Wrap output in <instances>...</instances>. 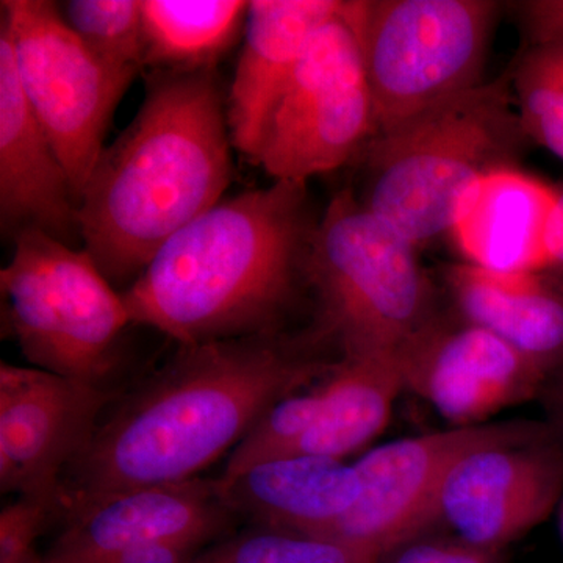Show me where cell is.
Returning <instances> with one entry per match:
<instances>
[{
  "instance_id": "1",
  "label": "cell",
  "mask_w": 563,
  "mask_h": 563,
  "mask_svg": "<svg viewBox=\"0 0 563 563\" xmlns=\"http://www.w3.org/2000/svg\"><path fill=\"white\" fill-rule=\"evenodd\" d=\"M329 366L310 342L280 332L181 344L98 422L63 476L60 520L120 493L201 477Z\"/></svg>"
},
{
  "instance_id": "2",
  "label": "cell",
  "mask_w": 563,
  "mask_h": 563,
  "mask_svg": "<svg viewBox=\"0 0 563 563\" xmlns=\"http://www.w3.org/2000/svg\"><path fill=\"white\" fill-rule=\"evenodd\" d=\"M228 92L210 70H146L135 118L80 199L81 247L131 287L163 244L221 202L233 176Z\"/></svg>"
},
{
  "instance_id": "3",
  "label": "cell",
  "mask_w": 563,
  "mask_h": 563,
  "mask_svg": "<svg viewBox=\"0 0 563 563\" xmlns=\"http://www.w3.org/2000/svg\"><path fill=\"white\" fill-rule=\"evenodd\" d=\"M307 199L306 181L274 180L185 225L122 291L132 324L179 346L279 332L317 225Z\"/></svg>"
},
{
  "instance_id": "4",
  "label": "cell",
  "mask_w": 563,
  "mask_h": 563,
  "mask_svg": "<svg viewBox=\"0 0 563 563\" xmlns=\"http://www.w3.org/2000/svg\"><path fill=\"white\" fill-rule=\"evenodd\" d=\"M510 73L483 81L374 136L361 158V199L415 246L450 233L468 192L517 168L528 143Z\"/></svg>"
},
{
  "instance_id": "5",
  "label": "cell",
  "mask_w": 563,
  "mask_h": 563,
  "mask_svg": "<svg viewBox=\"0 0 563 563\" xmlns=\"http://www.w3.org/2000/svg\"><path fill=\"white\" fill-rule=\"evenodd\" d=\"M306 279L320 331L343 355L398 352L439 314L417 246L351 188L336 192L310 236Z\"/></svg>"
},
{
  "instance_id": "6",
  "label": "cell",
  "mask_w": 563,
  "mask_h": 563,
  "mask_svg": "<svg viewBox=\"0 0 563 563\" xmlns=\"http://www.w3.org/2000/svg\"><path fill=\"white\" fill-rule=\"evenodd\" d=\"M0 272L3 333L35 368L106 385L122 332V292L84 247L40 231L18 233Z\"/></svg>"
},
{
  "instance_id": "7",
  "label": "cell",
  "mask_w": 563,
  "mask_h": 563,
  "mask_svg": "<svg viewBox=\"0 0 563 563\" xmlns=\"http://www.w3.org/2000/svg\"><path fill=\"white\" fill-rule=\"evenodd\" d=\"M499 11L493 0H362L376 136L485 81Z\"/></svg>"
},
{
  "instance_id": "8",
  "label": "cell",
  "mask_w": 563,
  "mask_h": 563,
  "mask_svg": "<svg viewBox=\"0 0 563 563\" xmlns=\"http://www.w3.org/2000/svg\"><path fill=\"white\" fill-rule=\"evenodd\" d=\"M362 0H343L299 63L274 111L257 165L306 181L355 161L376 136L361 38Z\"/></svg>"
},
{
  "instance_id": "9",
  "label": "cell",
  "mask_w": 563,
  "mask_h": 563,
  "mask_svg": "<svg viewBox=\"0 0 563 563\" xmlns=\"http://www.w3.org/2000/svg\"><path fill=\"white\" fill-rule=\"evenodd\" d=\"M18 77L68 174L80 206L107 131L136 74L103 62L81 43L49 0H2Z\"/></svg>"
},
{
  "instance_id": "10",
  "label": "cell",
  "mask_w": 563,
  "mask_h": 563,
  "mask_svg": "<svg viewBox=\"0 0 563 563\" xmlns=\"http://www.w3.org/2000/svg\"><path fill=\"white\" fill-rule=\"evenodd\" d=\"M540 435L528 424H479L422 433L374 448L352 463L357 503L331 539L379 561L393 548L431 531L440 493L455 463L479 448Z\"/></svg>"
},
{
  "instance_id": "11",
  "label": "cell",
  "mask_w": 563,
  "mask_h": 563,
  "mask_svg": "<svg viewBox=\"0 0 563 563\" xmlns=\"http://www.w3.org/2000/svg\"><path fill=\"white\" fill-rule=\"evenodd\" d=\"M110 393L35 366L0 363V488L54 504L62 481L90 442Z\"/></svg>"
},
{
  "instance_id": "12",
  "label": "cell",
  "mask_w": 563,
  "mask_h": 563,
  "mask_svg": "<svg viewBox=\"0 0 563 563\" xmlns=\"http://www.w3.org/2000/svg\"><path fill=\"white\" fill-rule=\"evenodd\" d=\"M404 390L424 399L455 428L483 424L542 393L547 376L515 347L466 321L437 314L398 351Z\"/></svg>"
},
{
  "instance_id": "13",
  "label": "cell",
  "mask_w": 563,
  "mask_h": 563,
  "mask_svg": "<svg viewBox=\"0 0 563 563\" xmlns=\"http://www.w3.org/2000/svg\"><path fill=\"white\" fill-rule=\"evenodd\" d=\"M563 490V453L540 435L493 443L455 463L437 521L463 542L504 551L547 520Z\"/></svg>"
},
{
  "instance_id": "14",
  "label": "cell",
  "mask_w": 563,
  "mask_h": 563,
  "mask_svg": "<svg viewBox=\"0 0 563 563\" xmlns=\"http://www.w3.org/2000/svg\"><path fill=\"white\" fill-rule=\"evenodd\" d=\"M235 515L217 479L150 485L110 496L63 520L47 563H66L122 548L195 543L206 548L228 531Z\"/></svg>"
},
{
  "instance_id": "15",
  "label": "cell",
  "mask_w": 563,
  "mask_h": 563,
  "mask_svg": "<svg viewBox=\"0 0 563 563\" xmlns=\"http://www.w3.org/2000/svg\"><path fill=\"white\" fill-rule=\"evenodd\" d=\"M0 231H40L81 244L80 209L65 166L22 91L9 33L0 25Z\"/></svg>"
},
{
  "instance_id": "16",
  "label": "cell",
  "mask_w": 563,
  "mask_h": 563,
  "mask_svg": "<svg viewBox=\"0 0 563 563\" xmlns=\"http://www.w3.org/2000/svg\"><path fill=\"white\" fill-rule=\"evenodd\" d=\"M343 0H252L243 46L228 91L233 147L257 165L282 96L317 33Z\"/></svg>"
},
{
  "instance_id": "17",
  "label": "cell",
  "mask_w": 563,
  "mask_h": 563,
  "mask_svg": "<svg viewBox=\"0 0 563 563\" xmlns=\"http://www.w3.org/2000/svg\"><path fill=\"white\" fill-rule=\"evenodd\" d=\"M222 501L258 528L331 539L357 503L354 465L312 454H285L221 474Z\"/></svg>"
},
{
  "instance_id": "18",
  "label": "cell",
  "mask_w": 563,
  "mask_h": 563,
  "mask_svg": "<svg viewBox=\"0 0 563 563\" xmlns=\"http://www.w3.org/2000/svg\"><path fill=\"white\" fill-rule=\"evenodd\" d=\"M559 191L518 168L485 176L450 231L462 262L490 272L544 273L548 224Z\"/></svg>"
},
{
  "instance_id": "19",
  "label": "cell",
  "mask_w": 563,
  "mask_h": 563,
  "mask_svg": "<svg viewBox=\"0 0 563 563\" xmlns=\"http://www.w3.org/2000/svg\"><path fill=\"white\" fill-rule=\"evenodd\" d=\"M457 314L504 340L550 379L563 366V284L547 273L444 268Z\"/></svg>"
},
{
  "instance_id": "20",
  "label": "cell",
  "mask_w": 563,
  "mask_h": 563,
  "mask_svg": "<svg viewBox=\"0 0 563 563\" xmlns=\"http://www.w3.org/2000/svg\"><path fill=\"white\" fill-rule=\"evenodd\" d=\"M321 385L320 413L295 453L344 461L377 439L390 420L404 390L398 352L343 355Z\"/></svg>"
},
{
  "instance_id": "21",
  "label": "cell",
  "mask_w": 563,
  "mask_h": 563,
  "mask_svg": "<svg viewBox=\"0 0 563 563\" xmlns=\"http://www.w3.org/2000/svg\"><path fill=\"white\" fill-rule=\"evenodd\" d=\"M250 2L143 0L146 70H210L243 38Z\"/></svg>"
},
{
  "instance_id": "22",
  "label": "cell",
  "mask_w": 563,
  "mask_h": 563,
  "mask_svg": "<svg viewBox=\"0 0 563 563\" xmlns=\"http://www.w3.org/2000/svg\"><path fill=\"white\" fill-rule=\"evenodd\" d=\"M510 81L525 135L563 161V33L532 38Z\"/></svg>"
},
{
  "instance_id": "23",
  "label": "cell",
  "mask_w": 563,
  "mask_h": 563,
  "mask_svg": "<svg viewBox=\"0 0 563 563\" xmlns=\"http://www.w3.org/2000/svg\"><path fill=\"white\" fill-rule=\"evenodd\" d=\"M63 20L103 62L128 73L146 69L143 0H68Z\"/></svg>"
},
{
  "instance_id": "24",
  "label": "cell",
  "mask_w": 563,
  "mask_h": 563,
  "mask_svg": "<svg viewBox=\"0 0 563 563\" xmlns=\"http://www.w3.org/2000/svg\"><path fill=\"white\" fill-rule=\"evenodd\" d=\"M350 544L324 537L254 528L199 551L187 563H377Z\"/></svg>"
},
{
  "instance_id": "25",
  "label": "cell",
  "mask_w": 563,
  "mask_h": 563,
  "mask_svg": "<svg viewBox=\"0 0 563 563\" xmlns=\"http://www.w3.org/2000/svg\"><path fill=\"white\" fill-rule=\"evenodd\" d=\"M322 385L307 391H295L274 404L261 421L235 450L225 463L222 474L242 472L246 466L292 454L309 429L312 428L322 406Z\"/></svg>"
},
{
  "instance_id": "26",
  "label": "cell",
  "mask_w": 563,
  "mask_h": 563,
  "mask_svg": "<svg viewBox=\"0 0 563 563\" xmlns=\"http://www.w3.org/2000/svg\"><path fill=\"white\" fill-rule=\"evenodd\" d=\"M58 518L54 504L35 498H18L0 514V563L36 550V539L49 521Z\"/></svg>"
},
{
  "instance_id": "27",
  "label": "cell",
  "mask_w": 563,
  "mask_h": 563,
  "mask_svg": "<svg viewBox=\"0 0 563 563\" xmlns=\"http://www.w3.org/2000/svg\"><path fill=\"white\" fill-rule=\"evenodd\" d=\"M377 563H504V551L484 550L454 536L426 532L393 548Z\"/></svg>"
},
{
  "instance_id": "28",
  "label": "cell",
  "mask_w": 563,
  "mask_h": 563,
  "mask_svg": "<svg viewBox=\"0 0 563 563\" xmlns=\"http://www.w3.org/2000/svg\"><path fill=\"white\" fill-rule=\"evenodd\" d=\"M201 550L203 547L195 543H158L122 548L66 563H187Z\"/></svg>"
},
{
  "instance_id": "29",
  "label": "cell",
  "mask_w": 563,
  "mask_h": 563,
  "mask_svg": "<svg viewBox=\"0 0 563 563\" xmlns=\"http://www.w3.org/2000/svg\"><path fill=\"white\" fill-rule=\"evenodd\" d=\"M544 273L563 284V190L559 191L547 231V268Z\"/></svg>"
},
{
  "instance_id": "30",
  "label": "cell",
  "mask_w": 563,
  "mask_h": 563,
  "mask_svg": "<svg viewBox=\"0 0 563 563\" xmlns=\"http://www.w3.org/2000/svg\"><path fill=\"white\" fill-rule=\"evenodd\" d=\"M542 393L555 428L563 437V366L547 380Z\"/></svg>"
},
{
  "instance_id": "31",
  "label": "cell",
  "mask_w": 563,
  "mask_h": 563,
  "mask_svg": "<svg viewBox=\"0 0 563 563\" xmlns=\"http://www.w3.org/2000/svg\"><path fill=\"white\" fill-rule=\"evenodd\" d=\"M551 21L558 31L563 32V0H554L551 5Z\"/></svg>"
},
{
  "instance_id": "32",
  "label": "cell",
  "mask_w": 563,
  "mask_h": 563,
  "mask_svg": "<svg viewBox=\"0 0 563 563\" xmlns=\"http://www.w3.org/2000/svg\"><path fill=\"white\" fill-rule=\"evenodd\" d=\"M7 563H46V558L38 554V551L33 550L31 553L22 554L20 558L13 559V561Z\"/></svg>"
},
{
  "instance_id": "33",
  "label": "cell",
  "mask_w": 563,
  "mask_h": 563,
  "mask_svg": "<svg viewBox=\"0 0 563 563\" xmlns=\"http://www.w3.org/2000/svg\"><path fill=\"white\" fill-rule=\"evenodd\" d=\"M562 532H563V510H562Z\"/></svg>"
}]
</instances>
